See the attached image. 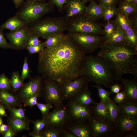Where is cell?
I'll list each match as a JSON object with an SVG mask.
<instances>
[{"mask_svg": "<svg viewBox=\"0 0 137 137\" xmlns=\"http://www.w3.org/2000/svg\"><path fill=\"white\" fill-rule=\"evenodd\" d=\"M125 33L127 44L137 50V31L131 28Z\"/></svg>", "mask_w": 137, "mask_h": 137, "instance_id": "cell-32", "label": "cell"}, {"mask_svg": "<svg viewBox=\"0 0 137 137\" xmlns=\"http://www.w3.org/2000/svg\"><path fill=\"white\" fill-rule=\"evenodd\" d=\"M110 87L111 93H117L120 92L122 88L121 85L117 84H112Z\"/></svg>", "mask_w": 137, "mask_h": 137, "instance_id": "cell-50", "label": "cell"}, {"mask_svg": "<svg viewBox=\"0 0 137 137\" xmlns=\"http://www.w3.org/2000/svg\"><path fill=\"white\" fill-rule=\"evenodd\" d=\"M82 76L96 85L108 88L115 79L107 65L97 56H85L82 70Z\"/></svg>", "mask_w": 137, "mask_h": 137, "instance_id": "cell-3", "label": "cell"}, {"mask_svg": "<svg viewBox=\"0 0 137 137\" xmlns=\"http://www.w3.org/2000/svg\"><path fill=\"white\" fill-rule=\"evenodd\" d=\"M18 71L13 72L10 79L12 89L15 92L18 91L24 84Z\"/></svg>", "mask_w": 137, "mask_h": 137, "instance_id": "cell-30", "label": "cell"}, {"mask_svg": "<svg viewBox=\"0 0 137 137\" xmlns=\"http://www.w3.org/2000/svg\"><path fill=\"white\" fill-rule=\"evenodd\" d=\"M101 25L87 15L84 13L74 16L68 19L67 31L95 35H103Z\"/></svg>", "mask_w": 137, "mask_h": 137, "instance_id": "cell-6", "label": "cell"}, {"mask_svg": "<svg viewBox=\"0 0 137 137\" xmlns=\"http://www.w3.org/2000/svg\"><path fill=\"white\" fill-rule=\"evenodd\" d=\"M85 3L83 0H67L64 6L66 15L69 19L78 15L84 13Z\"/></svg>", "mask_w": 137, "mask_h": 137, "instance_id": "cell-17", "label": "cell"}, {"mask_svg": "<svg viewBox=\"0 0 137 137\" xmlns=\"http://www.w3.org/2000/svg\"><path fill=\"white\" fill-rule=\"evenodd\" d=\"M45 48L43 42L38 45L28 46L26 49L29 53L31 54L36 53H40Z\"/></svg>", "mask_w": 137, "mask_h": 137, "instance_id": "cell-44", "label": "cell"}, {"mask_svg": "<svg viewBox=\"0 0 137 137\" xmlns=\"http://www.w3.org/2000/svg\"><path fill=\"white\" fill-rule=\"evenodd\" d=\"M68 19L65 16L41 18L29 24L31 32L44 39L57 33L64 32L68 28Z\"/></svg>", "mask_w": 137, "mask_h": 137, "instance_id": "cell-4", "label": "cell"}, {"mask_svg": "<svg viewBox=\"0 0 137 137\" xmlns=\"http://www.w3.org/2000/svg\"><path fill=\"white\" fill-rule=\"evenodd\" d=\"M120 136L124 137H136L137 131H130L121 134Z\"/></svg>", "mask_w": 137, "mask_h": 137, "instance_id": "cell-52", "label": "cell"}, {"mask_svg": "<svg viewBox=\"0 0 137 137\" xmlns=\"http://www.w3.org/2000/svg\"><path fill=\"white\" fill-rule=\"evenodd\" d=\"M30 69L29 67L28 59L27 57H25L24 59L21 78L24 81L25 79L28 78L30 75Z\"/></svg>", "mask_w": 137, "mask_h": 137, "instance_id": "cell-42", "label": "cell"}, {"mask_svg": "<svg viewBox=\"0 0 137 137\" xmlns=\"http://www.w3.org/2000/svg\"><path fill=\"white\" fill-rule=\"evenodd\" d=\"M64 129L71 132L76 137H94L88 121H70Z\"/></svg>", "mask_w": 137, "mask_h": 137, "instance_id": "cell-16", "label": "cell"}, {"mask_svg": "<svg viewBox=\"0 0 137 137\" xmlns=\"http://www.w3.org/2000/svg\"><path fill=\"white\" fill-rule=\"evenodd\" d=\"M31 32L29 24L27 23L17 31L7 33L6 36L11 48L17 50L26 49V42Z\"/></svg>", "mask_w": 137, "mask_h": 137, "instance_id": "cell-9", "label": "cell"}, {"mask_svg": "<svg viewBox=\"0 0 137 137\" xmlns=\"http://www.w3.org/2000/svg\"><path fill=\"white\" fill-rule=\"evenodd\" d=\"M6 108L4 105L0 102V116L6 117L7 115L5 110Z\"/></svg>", "mask_w": 137, "mask_h": 137, "instance_id": "cell-53", "label": "cell"}, {"mask_svg": "<svg viewBox=\"0 0 137 137\" xmlns=\"http://www.w3.org/2000/svg\"><path fill=\"white\" fill-rule=\"evenodd\" d=\"M113 125L115 132L114 136H120L128 131H137V119L119 113Z\"/></svg>", "mask_w": 137, "mask_h": 137, "instance_id": "cell-13", "label": "cell"}, {"mask_svg": "<svg viewBox=\"0 0 137 137\" xmlns=\"http://www.w3.org/2000/svg\"><path fill=\"white\" fill-rule=\"evenodd\" d=\"M106 103L110 119L113 124L119 114V107L115 102L110 98Z\"/></svg>", "mask_w": 137, "mask_h": 137, "instance_id": "cell-28", "label": "cell"}, {"mask_svg": "<svg viewBox=\"0 0 137 137\" xmlns=\"http://www.w3.org/2000/svg\"><path fill=\"white\" fill-rule=\"evenodd\" d=\"M118 12L128 16L136 12L137 7L131 3H128L122 1L118 8Z\"/></svg>", "mask_w": 137, "mask_h": 137, "instance_id": "cell-31", "label": "cell"}, {"mask_svg": "<svg viewBox=\"0 0 137 137\" xmlns=\"http://www.w3.org/2000/svg\"><path fill=\"white\" fill-rule=\"evenodd\" d=\"M8 128L9 126L7 124L3 123L0 127V133L2 134L8 129Z\"/></svg>", "mask_w": 137, "mask_h": 137, "instance_id": "cell-55", "label": "cell"}, {"mask_svg": "<svg viewBox=\"0 0 137 137\" xmlns=\"http://www.w3.org/2000/svg\"><path fill=\"white\" fill-rule=\"evenodd\" d=\"M131 3L137 7V0H132Z\"/></svg>", "mask_w": 137, "mask_h": 137, "instance_id": "cell-59", "label": "cell"}, {"mask_svg": "<svg viewBox=\"0 0 137 137\" xmlns=\"http://www.w3.org/2000/svg\"><path fill=\"white\" fill-rule=\"evenodd\" d=\"M85 3L87 2H94V1L96 0H83Z\"/></svg>", "mask_w": 137, "mask_h": 137, "instance_id": "cell-62", "label": "cell"}, {"mask_svg": "<svg viewBox=\"0 0 137 137\" xmlns=\"http://www.w3.org/2000/svg\"><path fill=\"white\" fill-rule=\"evenodd\" d=\"M31 122L33 124V131L38 133L40 132L48 124L46 119L43 118L35 121L31 120Z\"/></svg>", "mask_w": 137, "mask_h": 137, "instance_id": "cell-38", "label": "cell"}, {"mask_svg": "<svg viewBox=\"0 0 137 137\" xmlns=\"http://www.w3.org/2000/svg\"><path fill=\"white\" fill-rule=\"evenodd\" d=\"M43 87V97L46 103L54 105L55 107L63 104L64 100L58 83L45 80Z\"/></svg>", "mask_w": 137, "mask_h": 137, "instance_id": "cell-11", "label": "cell"}, {"mask_svg": "<svg viewBox=\"0 0 137 137\" xmlns=\"http://www.w3.org/2000/svg\"><path fill=\"white\" fill-rule=\"evenodd\" d=\"M26 22L19 18L15 14L8 19L4 23L0 26V28L3 29H7L10 31L15 32L23 26Z\"/></svg>", "mask_w": 137, "mask_h": 137, "instance_id": "cell-24", "label": "cell"}, {"mask_svg": "<svg viewBox=\"0 0 137 137\" xmlns=\"http://www.w3.org/2000/svg\"><path fill=\"white\" fill-rule=\"evenodd\" d=\"M46 0H26V2H31V1H38L41 2H45Z\"/></svg>", "mask_w": 137, "mask_h": 137, "instance_id": "cell-58", "label": "cell"}, {"mask_svg": "<svg viewBox=\"0 0 137 137\" xmlns=\"http://www.w3.org/2000/svg\"><path fill=\"white\" fill-rule=\"evenodd\" d=\"M28 134L32 137H43L40 132H36L33 131L30 132Z\"/></svg>", "mask_w": 137, "mask_h": 137, "instance_id": "cell-57", "label": "cell"}, {"mask_svg": "<svg viewBox=\"0 0 137 137\" xmlns=\"http://www.w3.org/2000/svg\"><path fill=\"white\" fill-rule=\"evenodd\" d=\"M66 35L61 32L49 37L43 42L45 48H49L56 45L62 40Z\"/></svg>", "mask_w": 137, "mask_h": 137, "instance_id": "cell-29", "label": "cell"}, {"mask_svg": "<svg viewBox=\"0 0 137 137\" xmlns=\"http://www.w3.org/2000/svg\"><path fill=\"white\" fill-rule=\"evenodd\" d=\"M127 44L125 33L118 27L116 31L107 40L104 42L103 45H119Z\"/></svg>", "mask_w": 137, "mask_h": 137, "instance_id": "cell-26", "label": "cell"}, {"mask_svg": "<svg viewBox=\"0 0 137 137\" xmlns=\"http://www.w3.org/2000/svg\"><path fill=\"white\" fill-rule=\"evenodd\" d=\"M118 105L119 113L137 119V102L125 100Z\"/></svg>", "mask_w": 137, "mask_h": 137, "instance_id": "cell-21", "label": "cell"}, {"mask_svg": "<svg viewBox=\"0 0 137 137\" xmlns=\"http://www.w3.org/2000/svg\"><path fill=\"white\" fill-rule=\"evenodd\" d=\"M61 130L47 125L40 132L43 137H61Z\"/></svg>", "mask_w": 137, "mask_h": 137, "instance_id": "cell-33", "label": "cell"}, {"mask_svg": "<svg viewBox=\"0 0 137 137\" xmlns=\"http://www.w3.org/2000/svg\"><path fill=\"white\" fill-rule=\"evenodd\" d=\"M42 81L41 78L36 77L24 84L18 91L16 95L22 102L24 103L28 98L36 93L40 94Z\"/></svg>", "mask_w": 137, "mask_h": 137, "instance_id": "cell-14", "label": "cell"}, {"mask_svg": "<svg viewBox=\"0 0 137 137\" xmlns=\"http://www.w3.org/2000/svg\"><path fill=\"white\" fill-rule=\"evenodd\" d=\"M3 30L0 28V48L4 49L11 48L9 43L7 42L4 37Z\"/></svg>", "mask_w": 137, "mask_h": 137, "instance_id": "cell-47", "label": "cell"}, {"mask_svg": "<svg viewBox=\"0 0 137 137\" xmlns=\"http://www.w3.org/2000/svg\"><path fill=\"white\" fill-rule=\"evenodd\" d=\"M117 28L118 27L114 20H110L107 22L105 25L103 30L105 41L108 39Z\"/></svg>", "mask_w": 137, "mask_h": 137, "instance_id": "cell-35", "label": "cell"}, {"mask_svg": "<svg viewBox=\"0 0 137 137\" xmlns=\"http://www.w3.org/2000/svg\"><path fill=\"white\" fill-rule=\"evenodd\" d=\"M132 0H122V1L128 3H131Z\"/></svg>", "mask_w": 137, "mask_h": 137, "instance_id": "cell-60", "label": "cell"}, {"mask_svg": "<svg viewBox=\"0 0 137 137\" xmlns=\"http://www.w3.org/2000/svg\"><path fill=\"white\" fill-rule=\"evenodd\" d=\"M40 95L39 93H36L28 98L24 103V106H29L32 108L33 106L36 105L38 103L37 99Z\"/></svg>", "mask_w": 137, "mask_h": 137, "instance_id": "cell-43", "label": "cell"}, {"mask_svg": "<svg viewBox=\"0 0 137 137\" xmlns=\"http://www.w3.org/2000/svg\"><path fill=\"white\" fill-rule=\"evenodd\" d=\"M100 48L97 56L108 66L115 80L128 73L137 77V50L127 44L104 45Z\"/></svg>", "mask_w": 137, "mask_h": 137, "instance_id": "cell-2", "label": "cell"}, {"mask_svg": "<svg viewBox=\"0 0 137 137\" xmlns=\"http://www.w3.org/2000/svg\"><path fill=\"white\" fill-rule=\"evenodd\" d=\"M0 102L6 109L11 107H21L22 102L16 95H14L9 91L0 90Z\"/></svg>", "mask_w": 137, "mask_h": 137, "instance_id": "cell-19", "label": "cell"}, {"mask_svg": "<svg viewBox=\"0 0 137 137\" xmlns=\"http://www.w3.org/2000/svg\"><path fill=\"white\" fill-rule=\"evenodd\" d=\"M126 99V95L124 90L116 93L114 97V102L118 104L124 101Z\"/></svg>", "mask_w": 137, "mask_h": 137, "instance_id": "cell-48", "label": "cell"}, {"mask_svg": "<svg viewBox=\"0 0 137 137\" xmlns=\"http://www.w3.org/2000/svg\"><path fill=\"white\" fill-rule=\"evenodd\" d=\"M131 21V28L135 31H137V18L135 16L133 18L132 20Z\"/></svg>", "mask_w": 137, "mask_h": 137, "instance_id": "cell-54", "label": "cell"}, {"mask_svg": "<svg viewBox=\"0 0 137 137\" xmlns=\"http://www.w3.org/2000/svg\"><path fill=\"white\" fill-rule=\"evenodd\" d=\"M39 54L38 71L45 80L59 84L82 76L86 54L67 34L58 44Z\"/></svg>", "mask_w": 137, "mask_h": 137, "instance_id": "cell-1", "label": "cell"}, {"mask_svg": "<svg viewBox=\"0 0 137 137\" xmlns=\"http://www.w3.org/2000/svg\"><path fill=\"white\" fill-rule=\"evenodd\" d=\"M88 121L94 137L111 136L114 131L113 125L93 115Z\"/></svg>", "mask_w": 137, "mask_h": 137, "instance_id": "cell-15", "label": "cell"}, {"mask_svg": "<svg viewBox=\"0 0 137 137\" xmlns=\"http://www.w3.org/2000/svg\"><path fill=\"white\" fill-rule=\"evenodd\" d=\"M54 6L49 1H26L20 7L15 14L20 19L30 24L53 11Z\"/></svg>", "mask_w": 137, "mask_h": 137, "instance_id": "cell-5", "label": "cell"}, {"mask_svg": "<svg viewBox=\"0 0 137 137\" xmlns=\"http://www.w3.org/2000/svg\"><path fill=\"white\" fill-rule=\"evenodd\" d=\"M89 81L82 76L58 84L63 100L72 99L82 91L88 87Z\"/></svg>", "mask_w": 137, "mask_h": 137, "instance_id": "cell-8", "label": "cell"}, {"mask_svg": "<svg viewBox=\"0 0 137 137\" xmlns=\"http://www.w3.org/2000/svg\"><path fill=\"white\" fill-rule=\"evenodd\" d=\"M104 8L94 2L86 6L84 13L90 18L96 21L102 18Z\"/></svg>", "mask_w": 137, "mask_h": 137, "instance_id": "cell-23", "label": "cell"}, {"mask_svg": "<svg viewBox=\"0 0 137 137\" xmlns=\"http://www.w3.org/2000/svg\"><path fill=\"white\" fill-rule=\"evenodd\" d=\"M2 117L0 116V127L3 124V121Z\"/></svg>", "mask_w": 137, "mask_h": 137, "instance_id": "cell-61", "label": "cell"}, {"mask_svg": "<svg viewBox=\"0 0 137 137\" xmlns=\"http://www.w3.org/2000/svg\"><path fill=\"white\" fill-rule=\"evenodd\" d=\"M120 80L124 85L125 100L137 102V82L136 80L122 78Z\"/></svg>", "mask_w": 137, "mask_h": 137, "instance_id": "cell-18", "label": "cell"}, {"mask_svg": "<svg viewBox=\"0 0 137 137\" xmlns=\"http://www.w3.org/2000/svg\"><path fill=\"white\" fill-rule=\"evenodd\" d=\"M116 0V1H117V2L118 1H122V0Z\"/></svg>", "mask_w": 137, "mask_h": 137, "instance_id": "cell-63", "label": "cell"}, {"mask_svg": "<svg viewBox=\"0 0 137 137\" xmlns=\"http://www.w3.org/2000/svg\"><path fill=\"white\" fill-rule=\"evenodd\" d=\"M94 104V106L92 107L93 116L113 125L109 116L106 103L100 101L99 102H95Z\"/></svg>", "mask_w": 137, "mask_h": 137, "instance_id": "cell-20", "label": "cell"}, {"mask_svg": "<svg viewBox=\"0 0 137 137\" xmlns=\"http://www.w3.org/2000/svg\"><path fill=\"white\" fill-rule=\"evenodd\" d=\"M61 137H76L73 133L65 129L61 130Z\"/></svg>", "mask_w": 137, "mask_h": 137, "instance_id": "cell-51", "label": "cell"}, {"mask_svg": "<svg viewBox=\"0 0 137 137\" xmlns=\"http://www.w3.org/2000/svg\"><path fill=\"white\" fill-rule=\"evenodd\" d=\"M117 2L116 0H99V4L104 8L116 7Z\"/></svg>", "mask_w": 137, "mask_h": 137, "instance_id": "cell-46", "label": "cell"}, {"mask_svg": "<svg viewBox=\"0 0 137 137\" xmlns=\"http://www.w3.org/2000/svg\"><path fill=\"white\" fill-rule=\"evenodd\" d=\"M36 105L41 113L42 118L46 119L49 114L50 109L53 107V105L47 103L43 104L38 102Z\"/></svg>", "mask_w": 137, "mask_h": 137, "instance_id": "cell-40", "label": "cell"}, {"mask_svg": "<svg viewBox=\"0 0 137 137\" xmlns=\"http://www.w3.org/2000/svg\"><path fill=\"white\" fill-rule=\"evenodd\" d=\"M46 119L48 125L60 130L64 129L71 121L66 105L63 104L55 107L54 110L49 113Z\"/></svg>", "mask_w": 137, "mask_h": 137, "instance_id": "cell-10", "label": "cell"}, {"mask_svg": "<svg viewBox=\"0 0 137 137\" xmlns=\"http://www.w3.org/2000/svg\"><path fill=\"white\" fill-rule=\"evenodd\" d=\"M67 0H49V2L54 6H56L58 10L62 12L64 6Z\"/></svg>", "mask_w": 137, "mask_h": 137, "instance_id": "cell-45", "label": "cell"}, {"mask_svg": "<svg viewBox=\"0 0 137 137\" xmlns=\"http://www.w3.org/2000/svg\"><path fill=\"white\" fill-rule=\"evenodd\" d=\"M93 87L97 90L101 101L106 103L110 99V92L105 90L99 85L96 84Z\"/></svg>", "mask_w": 137, "mask_h": 137, "instance_id": "cell-37", "label": "cell"}, {"mask_svg": "<svg viewBox=\"0 0 137 137\" xmlns=\"http://www.w3.org/2000/svg\"><path fill=\"white\" fill-rule=\"evenodd\" d=\"M39 37L38 35L31 32L29 35L26 42V48L28 46H36L40 44L41 42L39 41Z\"/></svg>", "mask_w": 137, "mask_h": 137, "instance_id": "cell-41", "label": "cell"}, {"mask_svg": "<svg viewBox=\"0 0 137 137\" xmlns=\"http://www.w3.org/2000/svg\"><path fill=\"white\" fill-rule=\"evenodd\" d=\"M66 105L71 121H88L92 116V107L90 106L80 105L72 99Z\"/></svg>", "mask_w": 137, "mask_h": 137, "instance_id": "cell-12", "label": "cell"}, {"mask_svg": "<svg viewBox=\"0 0 137 137\" xmlns=\"http://www.w3.org/2000/svg\"><path fill=\"white\" fill-rule=\"evenodd\" d=\"M114 20L118 27L124 32L131 28V21L129 16L118 12Z\"/></svg>", "mask_w": 137, "mask_h": 137, "instance_id": "cell-27", "label": "cell"}, {"mask_svg": "<svg viewBox=\"0 0 137 137\" xmlns=\"http://www.w3.org/2000/svg\"><path fill=\"white\" fill-rule=\"evenodd\" d=\"M74 44L85 54L94 52L103 45L104 37L97 35L76 32L67 34Z\"/></svg>", "mask_w": 137, "mask_h": 137, "instance_id": "cell-7", "label": "cell"}, {"mask_svg": "<svg viewBox=\"0 0 137 137\" xmlns=\"http://www.w3.org/2000/svg\"><path fill=\"white\" fill-rule=\"evenodd\" d=\"M118 12V8L116 7L104 8L102 18L104 21L107 22L113 17L116 16Z\"/></svg>", "mask_w": 137, "mask_h": 137, "instance_id": "cell-36", "label": "cell"}, {"mask_svg": "<svg viewBox=\"0 0 137 137\" xmlns=\"http://www.w3.org/2000/svg\"><path fill=\"white\" fill-rule=\"evenodd\" d=\"M25 0H12L16 8L19 7Z\"/></svg>", "mask_w": 137, "mask_h": 137, "instance_id": "cell-56", "label": "cell"}, {"mask_svg": "<svg viewBox=\"0 0 137 137\" xmlns=\"http://www.w3.org/2000/svg\"><path fill=\"white\" fill-rule=\"evenodd\" d=\"M10 114V116L24 120H29L26 115V109L21 107L17 108L11 107L7 109Z\"/></svg>", "mask_w": 137, "mask_h": 137, "instance_id": "cell-34", "label": "cell"}, {"mask_svg": "<svg viewBox=\"0 0 137 137\" xmlns=\"http://www.w3.org/2000/svg\"><path fill=\"white\" fill-rule=\"evenodd\" d=\"M72 99L79 104L86 106H90L95 102L92 98L91 91L88 87L80 92Z\"/></svg>", "mask_w": 137, "mask_h": 137, "instance_id": "cell-25", "label": "cell"}, {"mask_svg": "<svg viewBox=\"0 0 137 137\" xmlns=\"http://www.w3.org/2000/svg\"><path fill=\"white\" fill-rule=\"evenodd\" d=\"M31 121L24 120L10 116L7 118V122L8 125L17 133L24 130H29Z\"/></svg>", "mask_w": 137, "mask_h": 137, "instance_id": "cell-22", "label": "cell"}, {"mask_svg": "<svg viewBox=\"0 0 137 137\" xmlns=\"http://www.w3.org/2000/svg\"><path fill=\"white\" fill-rule=\"evenodd\" d=\"M12 90L10 79L4 73L0 75V90L9 91Z\"/></svg>", "mask_w": 137, "mask_h": 137, "instance_id": "cell-39", "label": "cell"}, {"mask_svg": "<svg viewBox=\"0 0 137 137\" xmlns=\"http://www.w3.org/2000/svg\"><path fill=\"white\" fill-rule=\"evenodd\" d=\"M9 126L8 129L2 135L3 137H14L15 136L17 133L15 132L11 127Z\"/></svg>", "mask_w": 137, "mask_h": 137, "instance_id": "cell-49", "label": "cell"}]
</instances>
